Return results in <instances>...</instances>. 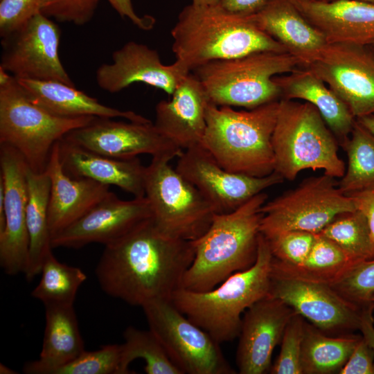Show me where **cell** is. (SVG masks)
Returning a JSON list of instances; mask_svg holds the SVG:
<instances>
[{"label": "cell", "mask_w": 374, "mask_h": 374, "mask_svg": "<svg viewBox=\"0 0 374 374\" xmlns=\"http://www.w3.org/2000/svg\"><path fill=\"white\" fill-rule=\"evenodd\" d=\"M194 256L192 241L163 233L150 217L105 246L95 274L107 295L142 308L171 301Z\"/></svg>", "instance_id": "cell-1"}, {"label": "cell", "mask_w": 374, "mask_h": 374, "mask_svg": "<svg viewBox=\"0 0 374 374\" xmlns=\"http://www.w3.org/2000/svg\"><path fill=\"white\" fill-rule=\"evenodd\" d=\"M265 33L306 67L328 44L325 36L297 9L292 0H270L250 15Z\"/></svg>", "instance_id": "cell-25"}, {"label": "cell", "mask_w": 374, "mask_h": 374, "mask_svg": "<svg viewBox=\"0 0 374 374\" xmlns=\"http://www.w3.org/2000/svg\"><path fill=\"white\" fill-rule=\"evenodd\" d=\"M91 151L116 159H132L139 154L172 160L184 150L161 133L154 123L116 121L95 117L88 125L64 136Z\"/></svg>", "instance_id": "cell-16"}, {"label": "cell", "mask_w": 374, "mask_h": 374, "mask_svg": "<svg viewBox=\"0 0 374 374\" xmlns=\"http://www.w3.org/2000/svg\"><path fill=\"white\" fill-rule=\"evenodd\" d=\"M315 238L316 233L289 231L265 239L275 260L286 265H296L308 257Z\"/></svg>", "instance_id": "cell-38"}, {"label": "cell", "mask_w": 374, "mask_h": 374, "mask_svg": "<svg viewBox=\"0 0 374 374\" xmlns=\"http://www.w3.org/2000/svg\"><path fill=\"white\" fill-rule=\"evenodd\" d=\"M279 100L247 110L211 103L201 145L225 170L253 177L274 171L271 136Z\"/></svg>", "instance_id": "cell-5"}, {"label": "cell", "mask_w": 374, "mask_h": 374, "mask_svg": "<svg viewBox=\"0 0 374 374\" xmlns=\"http://www.w3.org/2000/svg\"><path fill=\"white\" fill-rule=\"evenodd\" d=\"M220 3V0H192V3L197 5H214Z\"/></svg>", "instance_id": "cell-48"}, {"label": "cell", "mask_w": 374, "mask_h": 374, "mask_svg": "<svg viewBox=\"0 0 374 374\" xmlns=\"http://www.w3.org/2000/svg\"><path fill=\"white\" fill-rule=\"evenodd\" d=\"M274 171L294 180L302 170L321 169L332 177H342L344 162L337 143L319 111L310 103L280 98L271 136Z\"/></svg>", "instance_id": "cell-6"}, {"label": "cell", "mask_w": 374, "mask_h": 374, "mask_svg": "<svg viewBox=\"0 0 374 374\" xmlns=\"http://www.w3.org/2000/svg\"><path fill=\"white\" fill-rule=\"evenodd\" d=\"M328 44L374 42V3L359 0H292Z\"/></svg>", "instance_id": "cell-21"}, {"label": "cell", "mask_w": 374, "mask_h": 374, "mask_svg": "<svg viewBox=\"0 0 374 374\" xmlns=\"http://www.w3.org/2000/svg\"><path fill=\"white\" fill-rule=\"evenodd\" d=\"M41 0H1L0 36L1 38L19 28L39 12Z\"/></svg>", "instance_id": "cell-41"}, {"label": "cell", "mask_w": 374, "mask_h": 374, "mask_svg": "<svg viewBox=\"0 0 374 374\" xmlns=\"http://www.w3.org/2000/svg\"><path fill=\"white\" fill-rule=\"evenodd\" d=\"M175 169L202 193L219 214L235 210L284 179L275 171L261 177L228 171L201 144L183 151Z\"/></svg>", "instance_id": "cell-15"}, {"label": "cell", "mask_w": 374, "mask_h": 374, "mask_svg": "<svg viewBox=\"0 0 374 374\" xmlns=\"http://www.w3.org/2000/svg\"><path fill=\"white\" fill-rule=\"evenodd\" d=\"M272 260L269 244L260 233L256 260L251 267L234 273L208 291L180 287L171 301L218 343L232 341L239 336L242 312L268 296Z\"/></svg>", "instance_id": "cell-4"}, {"label": "cell", "mask_w": 374, "mask_h": 374, "mask_svg": "<svg viewBox=\"0 0 374 374\" xmlns=\"http://www.w3.org/2000/svg\"><path fill=\"white\" fill-rule=\"evenodd\" d=\"M0 373L1 374H15L17 372H15L14 370L11 369L8 366L1 364H0Z\"/></svg>", "instance_id": "cell-49"}, {"label": "cell", "mask_w": 374, "mask_h": 374, "mask_svg": "<svg viewBox=\"0 0 374 374\" xmlns=\"http://www.w3.org/2000/svg\"><path fill=\"white\" fill-rule=\"evenodd\" d=\"M0 180L3 186L5 224L0 231V265L8 275L24 273L29 237L26 225L28 165L14 148L0 143Z\"/></svg>", "instance_id": "cell-17"}, {"label": "cell", "mask_w": 374, "mask_h": 374, "mask_svg": "<svg viewBox=\"0 0 374 374\" xmlns=\"http://www.w3.org/2000/svg\"><path fill=\"white\" fill-rule=\"evenodd\" d=\"M362 335L330 337L305 321L301 348L303 374L339 373Z\"/></svg>", "instance_id": "cell-31"}, {"label": "cell", "mask_w": 374, "mask_h": 374, "mask_svg": "<svg viewBox=\"0 0 374 374\" xmlns=\"http://www.w3.org/2000/svg\"><path fill=\"white\" fill-rule=\"evenodd\" d=\"M267 199L262 192L230 213L214 215L206 233L192 241L195 256L181 288L208 291L254 264L262 216L260 208Z\"/></svg>", "instance_id": "cell-3"}, {"label": "cell", "mask_w": 374, "mask_h": 374, "mask_svg": "<svg viewBox=\"0 0 374 374\" xmlns=\"http://www.w3.org/2000/svg\"><path fill=\"white\" fill-rule=\"evenodd\" d=\"M40 280L31 296L45 305H73L77 292L87 275L76 267L60 262L53 251L45 258Z\"/></svg>", "instance_id": "cell-33"}, {"label": "cell", "mask_w": 374, "mask_h": 374, "mask_svg": "<svg viewBox=\"0 0 374 374\" xmlns=\"http://www.w3.org/2000/svg\"><path fill=\"white\" fill-rule=\"evenodd\" d=\"M306 68L341 99L355 119L374 114V45L328 44Z\"/></svg>", "instance_id": "cell-13"}, {"label": "cell", "mask_w": 374, "mask_h": 374, "mask_svg": "<svg viewBox=\"0 0 374 374\" xmlns=\"http://www.w3.org/2000/svg\"><path fill=\"white\" fill-rule=\"evenodd\" d=\"M359 262L335 242L316 233L312 248L301 264L286 265L273 258L271 276L332 285Z\"/></svg>", "instance_id": "cell-29"}, {"label": "cell", "mask_w": 374, "mask_h": 374, "mask_svg": "<svg viewBox=\"0 0 374 374\" xmlns=\"http://www.w3.org/2000/svg\"><path fill=\"white\" fill-rule=\"evenodd\" d=\"M357 210L366 218L371 244L369 260L374 259V186L348 194Z\"/></svg>", "instance_id": "cell-43"}, {"label": "cell", "mask_w": 374, "mask_h": 374, "mask_svg": "<svg viewBox=\"0 0 374 374\" xmlns=\"http://www.w3.org/2000/svg\"><path fill=\"white\" fill-rule=\"evenodd\" d=\"M304 318L296 312L288 321L280 343L279 355L271 366V374H303L301 364Z\"/></svg>", "instance_id": "cell-37"}, {"label": "cell", "mask_w": 374, "mask_h": 374, "mask_svg": "<svg viewBox=\"0 0 374 374\" xmlns=\"http://www.w3.org/2000/svg\"><path fill=\"white\" fill-rule=\"evenodd\" d=\"M58 150L63 170L70 177L114 185L134 197L145 196L146 166L138 157H110L80 146L65 136L58 141Z\"/></svg>", "instance_id": "cell-23"}, {"label": "cell", "mask_w": 374, "mask_h": 374, "mask_svg": "<svg viewBox=\"0 0 374 374\" xmlns=\"http://www.w3.org/2000/svg\"><path fill=\"white\" fill-rule=\"evenodd\" d=\"M169 162L152 158L146 166L145 196L151 219L163 233L194 241L208 229L216 213L202 193Z\"/></svg>", "instance_id": "cell-9"}, {"label": "cell", "mask_w": 374, "mask_h": 374, "mask_svg": "<svg viewBox=\"0 0 374 374\" xmlns=\"http://www.w3.org/2000/svg\"><path fill=\"white\" fill-rule=\"evenodd\" d=\"M209 103L198 78L190 73L168 100L155 107L156 127L183 150L201 144Z\"/></svg>", "instance_id": "cell-22"}, {"label": "cell", "mask_w": 374, "mask_h": 374, "mask_svg": "<svg viewBox=\"0 0 374 374\" xmlns=\"http://www.w3.org/2000/svg\"><path fill=\"white\" fill-rule=\"evenodd\" d=\"M172 49L190 71L217 60L259 51L287 52L252 20L228 11L220 3L184 7L171 30Z\"/></svg>", "instance_id": "cell-2"}, {"label": "cell", "mask_w": 374, "mask_h": 374, "mask_svg": "<svg viewBox=\"0 0 374 374\" xmlns=\"http://www.w3.org/2000/svg\"><path fill=\"white\" fill-rule=\"evenodd\" d=\"M61 31L40 12L1 39L0 68L17 80L59 81L75 86L59 56Z\"/></svg>", "instance_id": "cell-12"}, {"label": "cell", "mask_w": 374, "mask_h": 374, "mask_svg": "<svg viewBox=\"0 0 374 374\" xmlns=\"http://www.w3.org/2000/svg\"><path fill=\"white\" fill-rule=\"evenodd\" d=\"M270 0H220V4L229 12L251 15L260 10Z\"/></svg>", "instance_id": "cell-45"}, {"label": "cell", "mask_w": 374, "mask_h": 374, "mask_svg": "<svg viewBox=\"0 0 374 374\" xmlns=\"http://www.w3.org/2000/svg\"><path fill=\"white\" fill-rule=\"evenodd\" d=\"M149 329L183 374H234L220 343L183 314L170 300L142 307Z\"/></svg>", "instance_id": "cell-11"}, {"label": "cell", "mask_w": 374, "mask_h": 374, "mask_svg": "<svg viewBox=\"0 0 374 374\" xmlns=\"http://www.w3.org/2000/svg\"><path fill=\"white\" fill-rule=\"evenodd\" d=\"M45 330L37 360L27 362L26 374H46L85 350L73 305H45Z\"/></svg>", "instance_id": "cell-28"}, {"label": "cell", "mask_w": 374, "mask_h": 374, "mask_svg": "<svg viewBox=\"0 0 374 374\" xmlns=\"http://www.w3.org/2000/svg\"><path fill=\"white\" fill-rule=\"evenodd\" d=\"M150 217L145 196L123 200L110 191L84 215L53 236L52 247L78 249L91 243L105 246Z\"/></svg>", "instance_id": "cell-18"}, {"label": "cell", "mask_w": 374, "mask_h": 374, "mask_svg": "<svg viewBox=\"0 0 374 374\" xmlns=\"http://www.w3.org/2000/svg\"><path fill=\"white\" fill-rule=\"evenodd\" d=\"M268 296L280 299L325 333L359 330L366 312L374 309V302L352 301L329 285L293 278L271 276Z\"/></svg>", "instance_id": "cell-14"}, {"label": "cell", "mask_w": 374, "mask_h": 374, "mask_svg": "<svg viewBox=\"0 0 374 374\" xmlns=\"http://www.w3.org/2000/svg\"><path fill=\"white\" fill-rule=\"evenodd\" d=\"M121 345V374L131 373L129 366L137 359L145 362L148 374H183L168 357L156 335L149 329L127 327L123 332Z\"/></svg>", "instance_id": "cell-34"}, {"label": "cell", "mask_w": 374, "mask_h": 374, "mask_svg": "<svg viewBox=\"0 0 374 374\" xmlns=\"http://www.w3.org/2000/svg\"><path fill=\"white\" fill-rule=\"evenodd\" d=\"M355 210L353 199L339 189L335 178L323 174L265 203L260 232L265 238L289 231L319 233L339 215Z\"/></svg>", "instance_id": "cell-10"}, {"label": "cell", "mask_w": 374, "mask_h": 374, "mask_svg": "<svg viewBox=\"0 0 374 374\" xmlns=\"http://www.w3.org/2000/svg\"><path fill=\"white\" fill-rule=\"evenodd\" d=\"M322 1H332V0H322ZM362 1H365L371 3H374V0H359Z\"/></svg>", "instance_id": "cell-50"}, {"label": "cell", "mask_w": 374, "mask_h": 374, "mask_svg": "<svg viewBox=\"0 0 374 374\" xmlns=\"http://www.w3.org/2000/svg\"><path fill=\"white\" fill-rule=\"evenodd\" d=\"M100 0H41L39 12L60 22L83 26L93 17Z\"/></svg>", "instance_id": "cell-40"}, {"label": "cell", "mask_w": 374, "mask_h": 374, "mask_svg": "<svg viewBox=\"0 0 374 374\" xmlns=\"http://www.w3.org/2000/svg\"><path fill=\"white\" fill-rule=\"evenodd\" d=\"M296 312L279 299L267 296L250 306L242 319L236 364L240 374L269 371L275 347Z\"/></svg>", "instance_id": "cell-20"}, {"label": "cell", "mask_w": 374, "mask_h": 374, "mask_svg": "<svg viewBox=\"0 0 374 374\" xmlns=\"http://www.w3.org/2000/svg\"><path fill=\"white\" fill-rule=\"evenodd\" d=\"M330 286L352 301L363 304L374 302V259L355 265Z\"/></svg>", "instance_id": "cell-39"}, {"label": "cell", "mask_w": 374, "mask_h": 374, "mask_svg": "<svg viewBox=\"0 0 374 374\" xmlns=\"http://www.w3.org/2000/svg\"><path fill=\"white\" fill-rule=\"evenodd\" d=\"M95 117H61L32 102L12 75L0 68V143L16 149L28 168L46 170L56 142Z\"/></svg>", "instance_id": "cell-8"}, {"label": "cell", "mask_w": 374, "mask_h": 374, "mask_svg": "<svg viewBox=\"0 0 374 374\" xmlns=\"http://www.w3.org/2000/svg\"><path fill=\"white\" fill-rule=\"evenodd\" d=\"M357 121L374 134V114L356 118Z\"/></svg>", "instance_id": "cell-47"}, {"label": "cell", "mask_w": 374, "mask_h": 374, "mask_svg": "<svg viewBox=\"0 0 374 374\" xmlns=\"http://www.w3.org/2000/svg\"><path fill=\"white\" fill-rule=\"evenodd\" d=\"M287 100L300 99L312 105L342 145L349 137L356 119L341 99L312 71L305 67L274 77Z\"/></svg>", "instance_id": "cell-26"}, {"label": "cell", "mask_w": 374, "mask_h": 374, "mask_svg": "<svg viewBox=\"0 0 374 374\" xmlns=\"http://www.w3.org/2000/svg\"><path fill=\"white\" fill-rule=\"evenodd\" d=\"M121 345L107 344L97 350L83 351L46 374H121Z\"/></svg>", "instance_id": "cell-36"}, {"label": "cell", "mask_w": 374, "mask_h": 374, "mask_svg": "<svg viewBox=\"0 0 374 374\" xmlns=\"http://www.w3.org/2000/svg\"><path fill=\"white\" fill-rule=\"evenodd\" d=\"M51 179L48 222L51 237L75 222L100 202L109 186L68 175L63 170L55 143L45 170Z\"/></svg>", "instance_id": "cell-24"}, {"label": "cell", "mask_w": 374, "mask_h": 374, "mask_svg": "<svg viewBox=\"0 0 374 374\" xmlns=\"http://www.w3.org/2000/svg\"><path fill=\"white\" fill-rule=\"evenodd\" d=\"M348 168L339 182L346 195L374 186V134L355 121L348 139L341 145Z\"/></svg>", "instance_id": "cell-32"}, {"label": "cell", "mask_w": 374, "mask_h": 374, "mask_svg": "<svg viewBox=\"0 0 374 374\" xmlns=\"http://www.w3.org/2000/svg\"><path fill=\"white\" fill-rule=\"evenodd\" d=\"M122 17L129 19L134 25L143 30H151L155 19L150 15L139 16L134 9L131 0H107Z\"/></svg>", "instance_id": "cell-44"}, {"label": "cell", "mask_w": 374, "mask_h": 374, "mask_svg": "<svg viewBox=\"0 0 374 374\" xmlns=\"http://www.w3.org/2000/svg\"><path fill=\"white\" fill-rule=\"evenodd\" d=\"M26 179L28 201L26 215L29 251L24 275L28 281H31L40 274L45 258L53 249L48 222L51 179L46 171L35 172L29 168Z\"/></svg>", "instance_id": "cell-30"}, {"label": "cell", "mask_w": 374, "mask_h": 374, "mask_svg": "<svg viewBox=\"0 0 374 374\" xmlns=\"http://www.w3.org/2000/svg\"><path fill=\"white\" fill-rule=\"evenodd\" d=\"M319 233L335 242L358 262L371 258L368 226L366 217L359 210L339 215Z\"/></svg>", "instance_id": "cell-35"}, {"label": "cell", "mask_w": 374, "mask_h": 374, "mask_svg": "<svg viewBox=\"0 0 374 374\" xmlns=\"http://www.w3.org/2000/svg\"><path fill=\"white\" fill-rule=\"evenodd\" d=\"M112 60L101 64L96 72L98 87L111 93L120 92L134 82H143L171 96L190 73L178 60L163 64L156 50L134 41L114 51Z\"/></svg>", "instance_id": "cell-19"}, {"label": "cell", "mask_w": 374, "mask_h": 374, "mask_svg": "<svg viewBox=\"0 0 374 374\" xmlns=\"http://www.w3.org/2000/svg\"><path fill=\"white\" fill-rule=\"evenodd\" d=\"M374 309L368 310L365 314L359 330L363 337L368 343L374 350V319L373 312Z\"/></svg>", "instance_id": "cell-46"}, {"label": "cell", "mask_w": 374, "mask_h": 374, "mask_svg": "<svg viewBox=\"0 0 374 374\" xmlns=\"http://www.w3.org/2000/svg\"><path fill=\"white\" fill-rule=\"evenodd\" d=\"M301 66L287 52L259 51L202 65L193 71L209 103L251 109L280 99L274 77Z\"/></svg>", "instance_id": "cell-7"}, {"label": "cell", "mask_w": 374, "mask_h": 374, "mask_svg": "<svg viewBox=\"0 0 374 374\" xmlns=\"http://www.w3.org/2000/svg\"><path fill=\"white\" fill-rule=\"evenodd\" d=\"M371 44L374 45V42H373Z\"/></svg>", "instance_id": "cell-51"}, {"label": "cell", "mask_w": 374, "mask_h": 374, "mask_svg": "<svg viewBox=\"0 0 374 374\" xmlns=\"http://www.w3.org/2000/svg\"><path fill=\"white\" fill-rule=\"evenodd\" d=\"M339 374H374V350L363 336Z\"/></svg>", "instance_id": "cell-42"}, {"label": "cell", "mask_w": 374, "mask_h": 374, "mask_svg": "<svg viewBox=\"0 0 374 374\" xmlns=\"http://www.w3.org/2000/svg\"><path fill=\"white\" fill-rule=\"evenodd\" d=\"M17 81L32 102L57 116L71 118L92 116L122 118L137 123L152 122L132 111H123L106 106L96 98L77 89L75 86L59 81L29 79H20Z\"/></svg>", "instance_id": "cell-27"}]
</instances>
